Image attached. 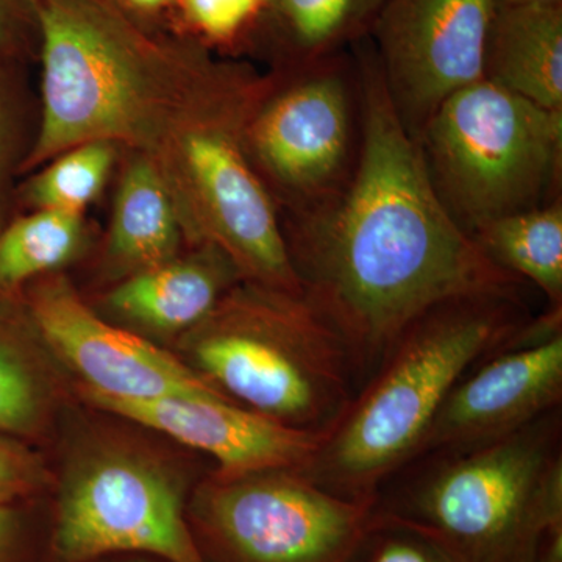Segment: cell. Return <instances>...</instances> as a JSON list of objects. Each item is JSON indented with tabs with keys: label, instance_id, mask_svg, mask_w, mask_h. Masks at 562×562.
Here are the masks:
<instances>
[{
	"label": "cell",
	"instance_id": "6da1fadb",
	"mask_svg": "<svg viewBox=\"0 0 562 562\" xmlns=\"http://www.w3.org/2000/svg\"><path fill=\"white\" fill-rule=\"evenodd\" d=\"M362 143L346 190L281 221L302 295L341 336L357 391L425 312L465 295L520 294L525 281L487 260L432 190L419 144L390 101L364 40Z\"/></svg>",
	"mask_w": 562,
	"mask_h": 562
},
{
	"label": "cell",
	"instance_id": "7a4b0ae2",
	"mask_svg": "<svg viewBox=\"0 0 562 562\" xmlns=\"http://www.w3.org/2000/svg\"><path fill=\"white\" fill-rule=\"evenodd\" d=\"M38 22L43 113L21 173L92 140L157 143L176 99L198 94L216 65L113 0H40Z\"/></svg>",
	"mask_w": 562,
	"mask_h": 562
},
{
	"label": "cell",
	"instance_id": "3957f363",
	"mask_svg": "<svg viewBox=\"0 0 562 562\" xmlns=\"http://www.w3.org/2000/svg\"><path fill=\"white\" fill-rule=\"evenodd\" d=\"M532 319L520 294H479L432 306L402 333L308 464L310 482L346 501L376 492L419 452L449 392L509 346Z\"/></svg>",
	"mask_w": 562,
	"mask_h": 562
},
{
	"label": "cell",
	"instance_id": "277c9868",
	"mask_svg": "<svg viewBox=\"0 0 562 562\" xmlns=\"http://www.w3.org/2000/svg\"><path fill=\"white\" fill-rule=\"evenodd\" d=\"M372 513L462 562H539L562 536V406L502 438L419 454L384 482Z\"/></svg>",
	"mask_w": 562,
	"mask_h": 562
},
{
	"label": "cell",
	"instance_id": "5b68a950",
	"mask_svg": "<svg viewBox=\"0 0 562 562\" xmlns=\"http://www.w3.org/2000/svg\"><path fill=\"white\" fill-rule=\"evenodd\" d=\"M191 368L244 408L328 435L357 394L349 353L302 294L243 280L190 331Z\"/></svg>",
	"mask_w": 562,
	"mask_h": 562
},
{
	"label": "cell",
	"instance_id": "8992f818",
	"mask_svg": "<svg viewBox=\"0 0 562 562\" xmlns=\"http://www.w3.org/2000/svg\"><path fill=\"white\" fill-rule=\"evenodd\" d=\"M416 140L432 190L469 236L561 198L562 111L491 81L454 92Z\"/></svg>",
	"mask_w": 562,
	"mask_h": 562
},
{
	"label": "cell",
	"instance_id": "52a82bcc",
	"mask_svg": "<svg viewBox=\"0 0 562 562\" xmlns=\"http://www.w3.org/2000/svg\"><path fill=\"white\" fill-rule=\"evenodd\" d=\"M265 80L249 66L220 61L201 98L181 117L176 155L184 228L227 254L244 280L302 294L279 210L244 143Z\"/></svg>",
	"mask_w": 562,
	"mask_h": 562
},
{
	"label": "cell",
	"instance_id": "ba28073f",
	"mask_svg": "<svg viewBox=\"0 0 562 562\" xmlns=\"http://www.w3.org/2000/svg\"><path fill=\"white\" fill-rule=\"evenodd\" d=\"M244 143L280 220L335 201L361 154L362 79L355 46L266 76Z\"/></svg>",
	"mask_w": 562,
	"mask_h": 562
},
{
	"label": "cell",
	"instance_id": "9c48e42d",
	"mask_svg": "<svg viewBox=\"0 0 562 562\" xmlns=\"http://www.w3.org/2000/svg\"><path fill=\"white\" fill-rule=\"evenodd\" d=\"M372 505L322 490L297 469L216 472L195 495L192 519L213 562H344Z\"/></svg>",
	"mask_w": 562,
	"mask_h": 562
},
{
	"label": "cell",
	"instance_id": "30bf717a",
	"mask_svg": "<svg viewBox=\"0 0 562 562\" xmlns=\"http://www.w3.org/2000/svg\"><path fill=\"white\" fill-rule=\"evenodd\" d=\"M54 547L65 562L117 552L210 562L191 532L176 480L161 465L114 450L91 454L69 473Z\"/></svg>",
	"mask_w": 562,
	"mask_h": 562
},
{
	"label": "cell",
	"instance_id": "8fae6325",
	"mask_svg": "<svg viewBox=\"0 0 562 562\" xmlns=\"http://www.w3.org/2000/svg\"><path fill=\"white\" fill-rule=\"evenodd\" d=\"M497 0H390L371 46L384 88L417 139L454 92L483 80L484 46Z\"/></svg>",
	"mask_w": 562,
	"mask_h": 562
},
{
	"label": "cell",
	"instance_id": "7c38bea8",
	"mask_svg": "<svg viewBox=\"0 0 562 562\" xmlns=\"http://www.w3.org/2000/svg\"><path fill=\"white\" fill-rule=\"evenodd\" d=\"M558 406H562V306H550L549 313L532 317L509 346L484 358L454 384L416 457L502 438Z\"/></svg>",
	"mask_w": 562,
	"mask_h": 562
},
{
	"label": "cell",
	"instance_id": "4fadbf2b",
	"mask_svg": "<svg viewBox=\"0 0 562 562\" xmlns=\"http://www.w3.org/2000/svg\"><path fill=\"white\" fill-rule=\"evenodd\" d=\"M27 313L44 344L83 380L81 392L127 402L224 395L191 366L91 312L66 280L43 281Z\"/></svg>",
	"mask_w": 562,
	"mask_h": 562
},
{
	"label": "cell",
	"instance_id": "5bb4252c",
	"mask_svg": "<svg viewBox=\"0 0 562 562\" xmlns=\"http://www.w3.org/2000/svg\"><path fill=\"white\" fill-rule=\"evenodd\" d=\"M85 401L165 432L184 446L209 453L224 475L302 469L325 439L319 432L288 427L251 412L225 395L127 402L81 392Z\"/></svg>",
	"mask_w": 562,
	"mask_h": 562
},
{
	"label": "cell",
	"instance_id": "9a60e30c",
	"mask_svg": "<svg viewBox=\"0 0 562 562\" xmlns=\"http://www.w3.org/2000/svg\"><path fill=\"white\" fill-rule=\"evenodd\" d=\"M235 262L213 244L192 257L132 273L106 299L120 319L154 335L190 333L243 281Z\"/></svg>",
	"mask_w": 562,
	"mask_h": 562
},
{
	"label": "cell",
	"instance_id": "2e32d148",
	"mask_svg": "<svg viewBox=\"0 0 562 562\" xmlns=\"http://www.w3.org/2000/svg\"><path fill=\"white\" fill-rule=\"evenodd\" d=\"M483 79L562 111V5L497 3L484 46Z\"/></svg>",
	"mask_w": 562,
	"mask_h": 562
},
{
	"label": "cell",
	"instance_id": "e0dca14e",
	"mask_svg": "<svg viewBox=\"0 0 562 562\" xmlns=\"http://www.w3.org/2000/svg\"><path fill=\"white\" fill-rule=\"evenodd\" d=\"M390 0H266L251 50L276 69L330 57L371 36Z\"/></svg>",
	"mask_w": 562,
	"mask_h": 562
},
{
	"label": "cell",
	"instance_id": "ac0fdd59",
	"mask_svg": "<svg viewBox=\"0 0 562 562\" xmlns=\"http://www.w3.org/2000/svg\"><path fill=\"white\" fill-rule=\"evenodd\" d=\"M183 222L165 172L139 157L122 177L111 221L110 257L132 273L176 258Z\"/></svg>",
	"mask_w": 562,
	"mask_h": 562
},
{
	"label": "cell",
	"instance_id": "d6986e66",
	"mask_svg": "<svg viewBox=\"0 0 562 562\" xmlns=\"http://www.w3.org/2000/svg\"><path fill=\"white\" fill-rule=\"evenodd\" d=\"M487 260L562 306V201L486 222L471 235Z\"/></svg>",
	"mask_w": 562,
	"mask_h": 562
},
{
	"label": "cell",
	"instance_id": "ffe728a7",
	"mask_svg": "<svg viewBox=\"0 0 562 562\" xmlns=\"http://www.w3.org/2000/svg\"><path fill=\"white\" fill-rule=\"evenodd\" d=\"M27 310L0 295V432L36 435L50 408L49 379L33 346Z\"/></svg>",
	"mask_w": 562,
	"mask_h": 562
},
{
	"label": "cell",
	"instance_id": "44dd1931",
	"mask_svg": "<svg viewBox=\"0 0 562 562\" xmlns=\"http://www.w3.org/2000/svg\"><path fill=\"white\" fill-rule=\"evenodd\" d=\"M81 214L36 209L7 222L0 231V295H11L25 281L50 272L79 249Z\"/></svg>",
	"mask_w": 562,
	"mask_h": 562
},
{
	"label": "cell",
	"instance_id": "7402d4cb",
	"mask_svg": "<svg viewBox=\"0 0 562 562\" xmlns=\"http://www.w3.org/2000/svg\"><path fill=\"white\" fill-rule=\"evenodd\" d=\"M114 149L110 140H92L63 151L25 184L22 201L35 210L81 214L109 179Z\"/></svg>",
	"mask_w": 562,
	"mask_h": 562
},
{
	"label": "cell",
	"instance_id": "603a6c76",
	"mask_svg": "<svg viewBox=\"0 0 562 562\" xmlns=\"http://www.w3.org/2000/svg\"><path fill=\"white\" fill-rule=\"evenodd\" d=\"M266 0H176L173 35L205 50L236 55L251 50Z\"/></svg>",
	"mask_w": 562,
	"mask_h": 562
},
{
	"label": "cell",
	"instance_id": "cb8c5ba5",
	"mask_svg": "<svg viewBox=\"0 0 562 562\" xmlns=\"http://www.w3.org/2000/svg\"><path fill=\"white\" fill-rule=\"evenodd\" d=\"M344 562H462L438 539L391 517L371 513L368 527Z\"/></svg>",
	"mask_w": 562,
	"mask_h": 562
},
{
	"label": "cell",
	"instance_id": "d4e9b609",
	"mask_svg": "<svg viewBox=\"0 0 562 562\" xmlns=\"http://www.w3.org/2000/svg\"><path fill=\"white\" fill-rule=\"evenodd\" d=\"M22 63L0 57V199L9 190L14 173L27 157L25 146L24 110L18 87V68Z\"/></svg>",
	"mask_w": 562,
	"mask_h": 562
},
{
	"label": "cell",
	"instance_id": "484cf974",
	"mask_svg": "<svg viewBox=\"0 0 562 562\" xmlns=\"http://www.w3.org/2000/svg\"><path fill=\"white\" fill-rule=\"evenodd\" d=\"M40 0H0V57L24 63L38 54Z\"/></svg>",
	"mask_w": 562,
	"mask_h": 562
},
{
	"label": "cell",
	"instance_id": "4316f807",
	"mask_svg": "<svg viewBox=\"0 0 562 562\" xmlns=\"http://www.w3.org/2000/svg\"><path fill=\"white\" fill-rule=\"evenodd\" d=\"M38 458L18 439L0 432V502L31 494L43 483Z\"/></svg>",
	"mask_w": 562,
	"mask_h": 562
},
{
	"label": "cell",
	"instance_id": "83f0119b",
	"mask_svg": "<svg viewBox=\"0 0 562 562\" xmlns=\"http://www.w3.org/2000/svg\"><path fill=\"white\" fill-rule=\"evenodd\" d=\"M176 0H113L131 20L150 32L162 33V22L169 24Z\"/></svg>",
	"mask_w": 562,
	"mask_h": 562
},
{
	"label": "cell",
	"instance_id": "f1b7e54d",
	"mask_svg": "<svg viewBox=\"0 0 562 562\" xmlns=\"http://www.w3.org/2000/svg\"><path fill=\"white\" fill-rule=\"evenodd\" d=\"M14 519L7 503L0 502V560L13 538Z\"/></svg>",
	"mask_w": 562,
	"mask_h": 562
},
{
	"label": "cell",
	"instance_id": "f546056e",
	"mask_svg": "<svg viewBox=\"0 0 562 562\" xmlns=\"http://www.w3.org/2000/svg\"><path fill=\"white\" fill-rule=\"evenodd\" d=\"M501 5H562V0H497Z\"/></svg>",
	"mask_w": 562,
	"mask_h": 562
},
{
	"label": "cell",
	"instance_id": "4dcf8cb0",
	"mask_svg": "<svg viewBox=\"0 0 562 562\" xmlns=\"http://www.w3.org/2000/svg\"><path fill=\"white\" fill-rule=\"evenodd\" d=\"M5 203H3V199H0V231H2L3 225L7 224V213H5Z\"/></svg>",
	"mask_w": 562,
	"mask_h": 562
}]
</instances>
